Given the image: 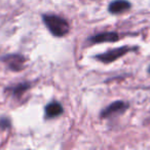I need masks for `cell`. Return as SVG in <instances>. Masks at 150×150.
I'll list each match as a JSON object with an SVG mask.
<instances>
[{"mask_svg": "<svg viewBox=\"0 0 150 150\" xmlns=\"http://www.w3.org/2000/svg\"><path fill=\"white\" fill-rule=\"evenodd\" d=\"M42 20L54 36L63 37L69 33V30H70L69 23L62 17L56 15H43Z\"/></svg>", "mask_w": 150, "mask_h": 150, "instance_id": "6da1fadb", "label": "cell"}, {"mask_svg": "<svg viewBox=\"0 0 150 150\" xmlns=\"http://www.w3.org/2000/svg\"><path fill=\"white\" fill-rule=\"evenodd\" d=\"M132 50H134V48L129 47V46H121V47L113 48V50H107L104 54L96 56V59H98L101 62L108 64V63H112V62H114V61H116L117 59L121 58V57L125 56V54L131 52Z\"/></svg>", "mask_w": 150, "mask_h": 150, "instance_id": "7a4b0ae2", "label": "cell"}, {"mask_svg": "<svg viewBox=\"0 0 150 150\" xmlns=\"http://www.w3.org/2000/svg\"><path fill=\"white\" fill-rule=\"evenodd\" d=\"M3 63H5L8 69H11V71H22L25 68V63L26 59L24 58L22 54H6V56L1 58Z\"/></svg>", "mask_w": 150, "mask_h": 150, "instance_id": "3957f363", "label": "cell"}, {"mask_svg": "<svg viewBox=\"0 0 150 150\" xmlns=\"http://www.w3.org/2000/svg\"><path fill=\"white\" fill-rule=\"evenodd\" d=\"M129 108V104L123 101H116L113 102L112 104H110L108 107L104 109L101 113V117L102 118H107V117L111 116L114 114H120L123 113L127 109Z\"/></svg>", "mask_w": 150, "mask_h": 150, "instance_id": "277c9868", "label": "cell"}, {"mask_svg": "<svg viewBox=\"0 0 150 150\" xmlns=\"http://www.w3.org/2000/svg\"><path fill=\"white\" fill-rule=\"evenodd\" d=\"M119 39V35L116 32H103L88 38L93 43H103V42H115Z\"/></svg>", "mask_w": 150, "mask_h": 150, "instance_id": "5b68a950", "label": "cell"}, {"mask_svg": "<svg viewBox=\"0 0 150 150\" xmlns=\"http://www.w3.org/2000/svg\"><path fill=\"white\" fill-rule=\"evenodd\" d=\"M131 7L132 4L127 0H115V1H113V2H111L109 4L108 11L109 13L116 15V13H121L129 11Z\"/></svg>", "mask_w": 150, "mask_h": 150, "instance_id": "8992f818", "label": "cell"}, {"mask_svg": "<svg viewBox=\"0 0 150 150\" xmlns=\"http://www.w3.org/2000/svg\"><path fill=\"white\" fill-rule=\"evenodd\" d=\"M63 111L64 109L60 103L52 102L45 107V116L46 118H54L57 116H60Z\"/></svg>", "mask_w": 150, "mask_h": 150, "instance_id": "52a82bcc", "label": "cell"}, {"mask_svg": "<svg viewBox=\"0 0 150 150\" xmlns=\"http://www.w3.org/2000/svg\"><path fill=\"white\" fill-rule=\"evenodd\" d=\"M29 88H30V83L25 82V83H20V84H18V86H13V88H11L9 91H11V94H13V96L19 98V97H21L22 95H23L26 91L29 90Z\"/></svg>", "mask_w": 150, "mask_h": 150, "instance_id": "ba28073f", "label": "cell"}, {"mask_svg": "<svg viewBox=\"0 0 150 150\" xmlns=\"http://www.w3.org/2000/svg\"><path fill=\"white\" fill-rule=\"evenodd\" d=\"M11 127V121L7 118H1L0 119V129H7Z\"/></svg>", "mask_w": 150, "mask_h": 150, "instance_id": "9c48e42d", "label": "cell"}, {"mask_svg": "<svg viewBox=\"0 0 150 150\" xmlns=\"http://www.w3.org/2000/svg\"><path fill=\"white\" fill-rule=\"evenodd\" d=\"M149 72H150V68H149Z\"/></svg>", "mask_w": 150, "mask_h": 150, "instance_id": "30bf717a", "label": "cell"}]
</instances>
